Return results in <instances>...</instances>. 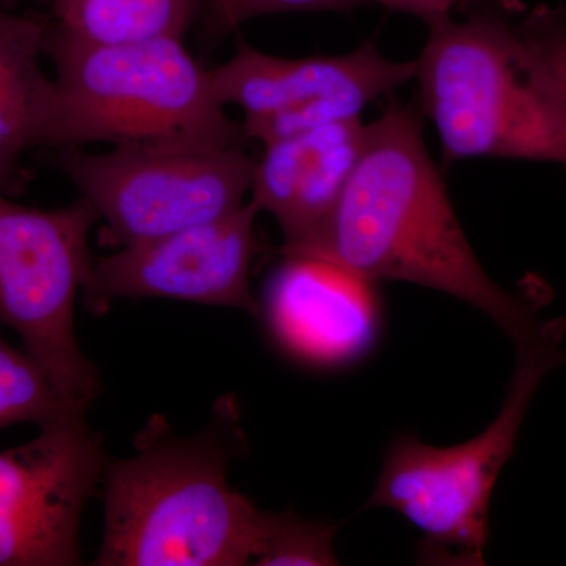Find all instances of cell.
I'll return each mask as SVG.
<instances>
[{
    "instance_id": "1",
    "label": "cell",
    "mask_w": 566,
    "mask_h": 566,
    "mask_svg": "<svg viewBox=\"0 0 566 566\" xmlns=\"http://www.w3.org/2000/svg\"><path fill=\"white\" fill-rule=\"evenodd\" d=\"M277 255L312 256L368 282L415 283L449 294L483 312L516 349L564 323L539 319L545 283L509 292L480 263L424 144L417 102L392 98L365 123L363 150L333 210Z\"/></svg>"
},
{
    "instance_id": "2",
    "label": "cell",
    "mask_w": 566,
    "mask_h": 566,
    "mask_svg": "<svg viewBox=\"0 0 566 566\" xmlns=\"http://www.w3.org/2000/svg\"><path fill=\"white\" fill-rule=\"evenodd\" d=\"M515 0H463L453 17L428 24L415 80L433 123L442 163L516 159L566 172V99L524 39Z\"/></svg>"
},
{
    "instance_id": "3",
    "label": "cell",
    "mask_w": 566,
    "mask_h": 566,
    "mask_svg": "<svg viewBox=\"0 0 566 566\" xmlns=\"http://www.w3.org/2000/svg\"><path fill=\"white\" fill-rule=\"evenodd\" d=\"M227 446L211 434L181 439L163 419L137 438L136 455L106 475L99 566L252 564L270 513L227 480Z\"/></svg>"
},
{
    "instance_id": "4",
    "label": "cell",
    "mask_w": 566,
    "mask_h": 566,
    "mask_svg": "<svg viewBox=\"0 0 566 566\" xmlns=\"http://www.w3.org/2000/svg\"><path fill=\"white\" fill-rule=\"evenodd\" d=\"M44 54L54 62V102L43 147L128 144L244 145L212 71L180 36L98 44L50 22Z\"/></svg>"
},
{
    "instance_id": "5",
    "label": "cell",
    "mask_w": 566,
    "mask_h": 566,
    "mask_svg": "<svg viewBox=\"0 0 566 566\" xmlns=\"http://www.w3.org/2000/svg\"><path fill=\"white\" fill-rule=\"evenodd\" d=\"M566 326L517 348L516 370L497 417L471 441L424 444L412 434L395 438L365 509L397 512L423 535L428 558L482 565L490 538L495 483L515 453L534 395L551 371L566 364Z\"/></svg>"
},
{
    "instance_id": "6",
    "label": "cell",
    "mask_w": 566,
    "mask_h": 566,
    "mask_svg": "<svg viewBox=\"0 0 566 566\" xmlns=\"http://www.w3.org/2000/svg\"><path fill=\"white\" fill-rule=\"evenodd\" d=\"M255 161L244 145L128 144L63 148L54 166L104 222L106 243L123 248L233 214Z\"/></svg>"
},
{
    "instance_id": "7",
    "label": "cell",
    "mask_w": 566,
    "mask_h": 566,
    "mask_svg": "<svg viewBox=\"0 0 566 566\" xmlns=\"http://www.w3.org/2000/svg\"><path fill=\"white\" fill-rule=\"evenodd\" d=\"M96 222L95 210L81 197L70 207L40 210L11 202L0 189V323L20 335L22 349L80 412L102 387L74 327Z\"/></svg>"
},
{
    "instance_id": "8",
    "label": "cell",
    "mask_w": 566,
    "mask_h": 566,
    "mask_svg": "<svg viewBox=\"0 0 566 566\" xmlns=\"http://www.w3.org/2000/svg\"><path fill=\"white\" fill-rule=\"evenodd\" d=\"M211 71L223 106L243 112L248 140L264 145L357 120L370 104L415 80L416 61H390L374 41L346 54L289 59L240 39L232 57Z\"/></svg>"
},
{
    "instance_id": "9",
    "label": "cell",
    "mask_w": 566,
    "mask_h": 566,
    "mask_svg": "<svg viewBox=\"0 0 566 566\" xmlns=\"http://www.w3.org/2000/svg\"><path fill=\"white\" fill-rule=\"evenodd\" d=\"M104 464L85 416L0 452V566L82 564L81 516Z\"/></svg>"
},
{
    "instance_id": "10",
    "label": "cell",
    "mask_w": 566,
    "mask_h": 566,
    "mask_svg": "<svg viewBox=\"0 0 566 566\" xmlns=\"http://www.w3.org/2000/svg\"><path fill=\"white\" fill-rule=\"evenodd\" d=\"M259 214L248 202L218 221L93 256L82 286L85 305L102 315L118 300L159 297L238 308L259 318L251 289Z\"/></svg>"
},
{
    "instance_id": "11",
    "label": "cell",
    "mask_w": 566,
    "mask_h": 566,
    "mask_svg": "<svg viewBox=\"0 0 566 566\" xmlns=\"http://www.w3.org/2000/svg\"><path fill=\"white\" fill-rule=\"evenodd\" d=\"M279 256L260 307L275 342L318 367L363 357L381 322L375 283L312 256Z\"/></svg>"
},
{
    "instance_id": "12",
    "label": "cell",
    "mask_w": 566,
    "mask_h": 566,
    "mask_svg": "<svg viewBox=\"0 0 566 566\" xmlns=\"http://www.w3.org/2000/svg\"><path fill=\"white\" fill-rule=\"evenodd\" d=\"M364 136L365 123L357 118L263 145L249 203L277 221L282 245L303 240L333 210L359 159Z\"/></svg>"
},
{
    "instance_id": "13",
    "label": "cell",
    "mask_w": 566,
    "mask_h": 566,
    "mask_svg": "<svg viewBox=\"0 0 566 566\" xmlns=\"http://www.w3.org/2000/svg\"><path fill=\"white\" fill-rule=\"evenodd\" d=\"M50 21L39 14L0 10V189L9 188L21 156L43 147L50 125L54 80L44 74Z\"/></svg>"
},
{
    "instance_id": "14",
    "label": "cell",
    "mask_w": 566,
    "mask_h": 566,
    "mask_svg": "<svg viewBox=\"0 0 566 566\" xmlns=\"http://www.w3.org/2000/svg\"><path fill=\"white\" fill-rule=\"evenodd\" d=\"M197 0H52L54 24L87 43L118 44L185 35Z\"/></svg>"
},
{
    "instance_id": "15",
    "label": "cell",
    "mask_w": 566,
    "mask_h": 566,
    "mask_svg": "<svg viewBox=\"0 0 566 566\" xmlns=\"http://www.w3.org/2000/svg\"><path fill=\"white\" fill-rule=\"evenodd\" d=\"M85 412L71 408L24 349L0 340V430L17 423L43 428Z\"/></svg>"
},
{
    "instance_id": "16",
    "label": "cell",
    "mask_w": 566,
    "mask_h": 566,
    "mask_svg": "<svg viewBox=\"0 0 566 566\" xmlns=\"http://www.w3.org/2000/svg\"><path fill=\"white\" fill-rule=\"evenodd\" d=\"M338 526L304 520L294 512L270 513V524L252 565H338L334 536Z\"/></svg>"
},
{
    "instance_id": "17",
    "label": "cell",
    "mask_w": 566,
    "mask_h": 566,
    "mask_svg": "<svg viewBox=\"0 0 566 566\" xmlns=\"http://www.w3.org/2000/svg\"><path fill=\"white\" fill-rule=\"evenodd\" d=\"M364 3H370V0H210V13L212 28L223 33L268 14L349 11Z\"/></svg>"
},
{
    "instance_id": "18",
    "label": "cell",
    "mask_w": 566,
    "mask_h": 566,
    "mask_svg": "<svg viewBox=\"0 0 566 566\" xmlns=\"http://www.w3.org/2000/svg\"><path fill=\"white\" fill-rule=\"evenodd\" d=\"M517 25L556 77L566 99V7L542 3L520 18Z\"/></svg>"
},
{
    "instance_id": "19",
    "label": "cell",
    "mask_w": 566,
    "mask_h": 566,
    "mask_svg": "<svg viewBox=\"0 0 566 566\" xmlns=\"http://www.w3.org/2000/svg\"><path fill=\"white\" fill-rule=\"evenodd\" d=\"M370 2L415 17L428 25L453 17L463 0H370Z\"/></svg>"
},
{
    "instance_id": "20",
    "label": "cell",
    "mask_w": 566,
    "mask_h": 566,
    "mask_svg": "<svg viewBox=\"0 0 566 566\" xmlns=\"http://www.w3.org/2000/svg\"><path fill=\"white\" fill-rule=\"evenodd\" d=\"M17 2V0H0V3H3V6H9V3Z\"/></svg>"
}]
</instances>
